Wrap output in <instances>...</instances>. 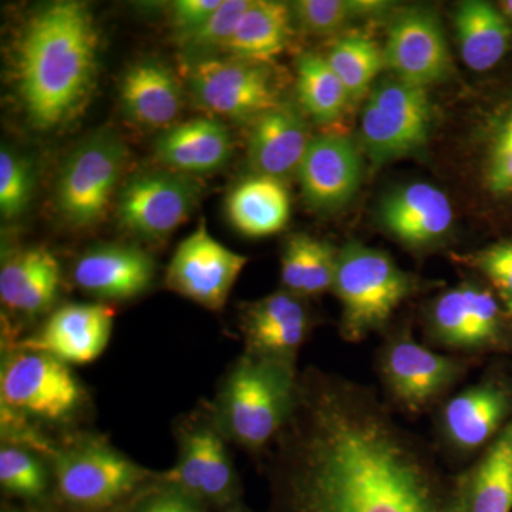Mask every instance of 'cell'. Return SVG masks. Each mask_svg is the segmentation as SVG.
I'll return each instance as SVG.
<instances>
[{"instance_id": "cell-1", "label": "cell", "mask_w": 512, "mask_h": 512, "mask_svg": "<svg viewBox=\"0 0 512 512\" xmlns=\"http://www.w3.org/2000/svg\"><path fill=\"white\" fill-rule=\"evenodd\" d=\"M265 512H451L450 478L375 390L308 367L272 443Z\"/></svg>"}, {"instance_id": "cell-2", "label": "cell", "mask_w": 512, "mask_h": 512, "mask_svg": "<svg viewBox=\"0 0 512 512\" xmlns=\"http://www.w3.org/2000/svg\"><path fill=\"white\" fill-rule=\"evenodd\" d=\"M99 35L89 6L53 2L23 26L13 50L16 94L30 123L52 130L73 120L93 92Z\"/></svg>"}, {"instance_id": "cell-3", "label": "cell", "mask_w": 512, "mask_h": 512, "mask_svg": "<svg viewBox=\"0 0 512 512\" xmlns=\"http://www.w3.org/2000/svg\"><path fill=\"white\" fill-rule=\"evenodd\" d=\"M298 377L295 360L239 357L214 406L228 440L251 451L274 443L291 416Z\"/></svg>"}, {"instance_id": "cell-4", "label": "cell", "mask_w": 512, "mask_h": 512, "mask_svg": "<svg viewBox=\"0 0 512 512\" xmlns=\"http://www.w3.org/2000/svg\"><path fill=\"white\" fill-rule=\"evenodd\" d=\"M156 477L104 441L79 440L53 454V503L60 512H121Z\"/></svg>"}, {"instance_id": "cell-5", "label": "cell", "mask_w": 512, "mask_h": 512, "mask_svg": "<svg viewBox=\"0 0 512 512\" xmlns=\"http://www.w3.org/2000/svg\"><path fill=\"white\" fill-rule=\"evenodd\" d=\"M409 274L380 249L349 242L340 249L332 291L342 305L340 333L357 343L387 325L414 292Z\"/></svg>"}, {"instance_id": "cell-6", "label": "cell", "mask_w": 512, "mask_h": 512, "mask_svg": "<svg viewBox=\"0 0 512 512\" xmlns=\"http://www.w3.org/2000/svg\"><path fill=\"white\" fill-rule=\"evenodd\" d=\"M177 464L158 483L177 488L208 510L224 512L242 504L237 471L214 407L198 410L180 421Z\"/></svg>"}, {"instance_id": "cell-7", "label": "cell", "mask_w": 512, "mask_h": 512, "mask_svg": "<svg viewBox=\"0 0 512 512\" xmlns=\"http://www.w3.org/2000/svg\"><path fill=\"white\" fill-rule=\"evenodd\" d=\"M433 106L427 89L390 77L373 87L362 113V144L376 165L420 150L429 140Z\"/></svg>"}, {"instance_id": "cell-8", "label": "cell", "mask_w": 512, "mask_h": 512, "mask_svg": "<svg viewBox=\"0 0 512 512\" xmlns=\"http://www.w3.org/2000/svg\"><path fill=\"white\" fill-rule=\"evenodd\" d=\"M127 161V148L114 131L101 130L70 154L57 183V207L70 224L89 227L101 220Z\"/></svg>"}, {"instance_id": "cell-9", "label": "cell", "mask_w": 512, "mask_h": 512, "mask_svg": "<svg viewBox=\"0 0 512 512\" xmlns=\"http://www.w3.org/2000/svg\"><path fill=\"white\" fill-rule=\"evenodd\" d=\"M0 399L2 407L25 419L60 423L77 412L83 390L66 363L45 353L19 350L3 360Z\"/></svg>"}, {"instance_id": "cell-10", "label": "cell", "mask_w": 512, "mask_h": 512, "mask_svg": "<svg viewBox=\"0 0 512 512\" xmlns=\"http://www.w3.org/2000/svg\"><path fill=\"white\" fill-rule=\"evenodd\" d=\"M185 77L201 107L232 120L258 119L281 104L265 64L237 57L188 60Z\"/></svg>"}, {"instance_id": "cell-11", "label": "cell", "mask_w": 512, "mask_h": 512, "mask_svg": "<svg viewBox=\"0 0 512 512\" xmlns=\"http://www.w3.org/2000/svg\"><path fill=\"white\" fill-rule=\"evenodd\" d=\"M384 387L404 412H426L466 373L456 357L441 355L409 335L397 336L379 357Z\"/></svg>"}, {"instance_id": "cell-12", "label": "cell", "mask_w": 512, "mask_h": 512, "mask_svg": "<svg viewBox=\"0 0 512 512\" xmlns=\"http://www.w3.org/2000/svg\"><path fill=\"white\" fill-rule=\"evenodd\" d=\"M247 264V256L211 237L202 220L175 249L165 282L178 295L210 311H220Z\"/></svg>"}, {"instance_id": "cell-13", "label": "cell", "mask_w": 512, "mask_h": 512, "mask_svg": "<svg viewBox=\"0 0 512 512\" xmlns=\"http://www.w3.org/2000/svg\"><path fill=\"white\" fill-rule=\"evenodd\" d=\"M198 200V185L174 171L134 175L119 195L121 225L137 237L158 241L190 218Z\"/></svg>"}, {"instance_id": "cell-14", "label": "cell", "mask_w": 512, "mask_h": 512, "mask_svg": "<svg viewBox=\"0 0 512 512\" xmlns=\"http://www.w3.org/2000/svg\"><path fill=\"white\" fill-rule=\"evenodd\" d=\"M387 69L396 79L427 87L446 79L450 50L440 20L427 9L410 8L390 23L383 49Z\"/></svg>"}, {"instance_id": "cell-15", "label": "cell", "mask_w": 512, "mask_h": 512, "mask_svg": "<svg viewBox=\"0 0 512 512\" xmlns=\"http://www.w3.org/2000/svg\"><path fill=\"white\" fill-rule=\"evenodd\" d=\"M429 330L431 338L448 349L478 352L500 345L503 315L493 293L464 284L436 299Z\"/></svg>"}, {"instance_id": "cell-16", "label": "cell", "mask_w": 512, "mask_h": 512, "mask_svg": "<svg viewBox=\"0 0 512 512\" xmlns=\"http://www.w3.org/2000/svg\"><path fill=\"white\" fill-rule=\"evenodd\" d=\"M113 320L114 309L103 303H67L16 348L45 353L69 366L86 365L109 345Z\"/></svg>"}, {"instance_id": "cell-17", "label": "cell", "mask_w": 512, "mask_h": 512, "mask_svg": "<svg viewBox=\"0 0 512 512\" xmlns=\"http://www.w3.org/2000/svg\"><path fill=\"white\" fill-rule=\"evenodd\" d=\"M296 175L312 208L339 210L353 200L362 184V156L349 137L322 134L312 138Z\"/></svg>"}, {"instance_id": "cell-18", "label": "cell", "mask_w": 512, "mask_h": 512, "mask_svg": "<svg viewBox=\"0 0 512 512\" xmlns=\"http://www.w3.org/2000/svg\"><path fill=\"white\" fill-rule=\"evenodd\" d=\"M512 416V394L503 383L481 382L451 397L440 416L448 446L458 453L480 450L500 434Z\"/></svg>"}, {"instance_id": "cell-19", "label": "cell", "mask_w": 512, "mask_h": 512, "mask_svg": "<svg viewBox=\"0 0 512 512\" xmlns=\"http://www.w3.org/2000/svg\"><path fill=\"white\" fill-rule=\"evenodd\" d=\"M156 262L141 248L103 244L87 249L73 266V281L100 299L126 301L150 288Z\"/></svg>"}, {"instance_id": "cell-20", "label": "cell", "mask_w": 512, "mask_h": 512, "mask_svg": "<svg viewBox=\"0 0 512 512\" xmlns=\"http://www.w3.org/2000/svg\"><path fill=\"white\" fill-rule=\"evenodd\" d=\"M303 298L279 291L249 303L241 313L247 353L295 360L311 329Z\"/></svg>"}, {"instance_id": "cell-21", "label": "cell", "mask_w": 512, "mask_h": 512, "mask_svg": "<svg viewBox=\"0 0 512 512\" xmlns=\"http://www.w3.org/2000/svg\"><path fill=\"white\" fill-rule=\"evenodd\" d=\"M451 512H512V416L474 466L450 478Z\"/></svg>"}, {"instance_id": "cell-22", "label": "cell", "mask_w": 512, "mask_h": 512, "mask_svg": "<svg viewBox=\"0 0 512 512\" xmlns=\"http://www.w3.org/2000/svg\"><path fill=\"white\" fill-rule=\"evenodd\" d=\"M384 228L409 247H429L450 231L454 211L446 194L426 183L393 191L380 207Z\"/></svg>"}, {"instance_id": "cell-23", "label": "cell", "mask_w": 512, "mask_h": 512, "mask_svg": "<svg viewBox=\"0 0 512 512\" xmlns=\"http://www.w3.org/2000/svg\"><path fill=\"white\" fill-rule=\"evenodd\" d=\"M311 140L299 111L281 103L254 121L248 140L249 163L255 174L284 181L298 173Z\"/></svg>"}, {"instance_id": "cell-24", "label": "cell", "mask_w": 512, "mask_h": 512, "mask_svg": "<svg viewBox=\"0 0 512 512\" xmlns=\"http://www.w3.org/2000/svg\"><path fill=\"white\" fill-rule=\"evenodd\" d=\"M60 281L59 262L49 249H20L0 269V299L9 311L33 318L52 308Z\"/></svg>"}, {"instance_id": "cell-25", "label": "cell", "mask_w": 512, "mask_h": 512, "mask_svg": "<svg viewBox=\"0 0 512 512\" xmlns=\"http://www.w3.org/2000/svg\"><path fill=\"white\" fill-rule=\"evenodd\" d=\"M157 160L174 173H212L231 157L227 126L214 119H194L171 126L154 144Z\"/></svg>"}, {"instance_id": "cell-26", "label": "cell", "mask_w": 512, "mask_h": 512, "mask_svg": "<svg viewBox=\"0 0 512 512\" xmlns=\"http://www.w3.org/2000/svg\"><path fill=\"white\" fill-rule=\"evenodd\" d=\"M120 101L136 123L167 130L183 109V89L170 67L144 60L124 73Z\"/></svg>"}, {"instance_id": "cell-27", "label": "cell", "mask_w": 512, "mask_h": 512, "mask_svg": "<svg viewBox=\"0 0 512 512\" xmlns=\"http://www.w3.org/2000/svg\"><path fill=\"white\" fill-rule=\"evenodd\" d=\"M225 211L232 227L245 237H269L288 224L291 195L284 181L255 174L232 188Z\"/></svg>"}, {"instance_id": "cell-28", "label": "cell", "mask_w": 512, "mask_h": 512, "mask_svg": "<svg viewBox=\"0 0 512 512\" xmlns=\"http://www.w3.org/2000/svg\"><path fill=\"white\" fill-rule=\"evenodd\" d=\"M461 59L474 72L493 69L507 55L512 30L495 6L481 0L460 3L454 15Z\"/></svg>"}, {"instance_id": "cell-29", "label": "cell", "mask_w": 512, "mask_h": 512, "mask_svg": "<svg viewBox=\"0 0 512 512\" xmlns=\"http://www.w3.org/2000/svg\"><path fill=\"white\" fill-rule=\"evenodd\" d=\"M292 19L291 6L285 3L251 0L224 52L248 62H272L288 46Z\"/></svg>"}, {"instance_id": "cell-30", "label": "cell", "mask_w": 512, "mask_h": 512, "mask_svg": "<svg viewBox=\"0 0 512 512\" xmlns=\"http://www.w3.org/2000/svg\"><path fill=\"white\" fill-rule=\"evenodd\" d=\"M296 69V87L303 110L319 124L338 121L345 113L350 97L328 60L316 55H305L299 57Z\"/></svg>"}, {"instance_id": "cell-31", "label": "cell", "mask_w": 512, "mask_h": 512, "mask_svg": "<svg viewBox=\"0 0 512 512\" xmlns=\"http://www.w3.org/2000/svg\"><path fill=\"white\" fill-rule=\"evenodd\" d=\"M326 60L333 72L338 74L350 101L365 96L383 67H386L382 47L360 33L339 37L330 47Z\"/></svg>"}, {"instance_id": "cell-32", "label": "cell", "mask_w": 512, "mask_h": 512, "mask_svg": "<svg viewBox=\"0 0 512 512\" xmlns=\"http://www.w3.org/2000/svg\"><path fill=\"white\" fill-rule=\"evenodd\" d=\"M0 485L3 493L18 498L36 510L53 503V480L36 453L25 447L0 450Z\"/></svg>"}, {"instance_id": "cell-33", "label": "cell", "mask_w": 512, "mask_h": 512, "mask_svg": "<svg viewBox=\"0 0 512 512\" xmlns=\"http://www.w3.org/2000/svg\"><path fill=\"white\" fill-rule=\"evenodd\" d=\"M392 3L375 0H298L291 5L292 18L311 35H330L350 20L376 16Z\"/></svg>"}, {"instance_id": "cell-34", "label": "cell", "mask_w": 512, "mask_h": 512, "mask_svg": "<svg viewBox=\"0 0 512 512\" xmlns=\"http://www.w3.org/2000/svg\"><path fill=\"white\" fill-rule=\"evenodd\" d=\"M249 5L251 0H222L220 8L207 23L181 42L188 60L214 57V53L224 52Z\"/></svg>"}, {"instance_id": "cell-35", "label": "cell", "mask_w": 512, "mask_h": 512, "mask_svg": "<svg viewBox=\"0 0 512 512\" xmlns=\"http://www.w3.org/2000/svg\"><path fill=\"white\" fill-rule=\"evenodd\" d=\"M35 187L32 164L25 157L2 146L0 151V212L13 220L25 212Z\"/></svg>"}, {"instance_id": "cell-36", "label": "cell", "mask_w": 512, "mask_h": 512, "mask_svg": "<svg viewBox=\"0 0 512 512\" xmlns=\"http://www.w3.org/2000/svg\"><path fill=\"white\" fill-rule=\"evenodd\" d=\"M121 512H210L177 488L154 481Z\"/></svg>"}, {"instance_id": "cell-37", "label": "cell", "mask_w": 512, "mask_h": 512, "mask_svg": "<svg viewBox=\"0 0 512 512\" xmlns=\"http://www.w3.org/2000/svg\"><path fill=\"white\" fill-rule=\"evenodd\" d=\"M338 255L339 251H336L329 242L311 237L303 298L332 291L338 268Z\"/></svg>"}, {"instance_id": "cell-38", "label": "cell", "mask_w": 512, "mask_h": 512, "mask_svg": "<svg viewBox=\"0 0 512 512\" xmlns=\"http://www.w3.org/2000/svg\"><path fill=\"white\" fill-rule=\"evenodd\" d=\"M473 262L493 282L512 316V242H501L478 252Z\"/></svg>"}, {"instance_id": "cell-39", "label": "cell", "mask_w": 512, "mask_h": 512, "mask_svg": "<svg viewBox=\"0 0 512 512\" xmlns=\"http://www.w3.org/2000/svg\"><path fill=\"white\" fill-rule=\"evenodd\" d=\"M311 237L306 234L292 235L286 241L281 258V278L285 291L303 298L306 268H308V249Z\"/></svg>"}, {"instance_id": "cell-40", "label": "cell", "mask_w": 512, "mask_h": 512, "mask_svg": "<svg viewBox=\"0 0 512 512\" xmlns=\"http://www.w3.org/2000/svg\"><path fill=\"white\" fill-rule=\"evenodd\" d=\"M222 0H178L173 3V28L177 33L178 40L183 42L197 30L207 23V20L214 15L215 10L220 8Z\"/></svg>"}, {"instance_id": "cell-41", "label": "cell", "mask_w": 512, "mask_h": 512, "mask_svg": "<svg viewBox=\"0 0 512 512\" xmlns=\"http://www.w3.org/2000/svg\"><path fill=\"white\" fill-rule=\"evenodd\" d=\"M488 183L495 192L512 190V147L495 148Z\"/></svg>"}, {"instance_id": "cell-42", "label": "cell", "mask_w": 512, "mask_h": 512, "mask_svg": "<svg viewBox=\"0 0 512 512\" xmlns=\"http://www.w3.org/2000/svg\"><path fill=\"white\" fill-rule=\"evenodd\" d=\"M512 147V117L508 121L507 127L504 128L500 140H498L497 148Z\"/></svg>"}, {"instance_id": "cell-43", "label": "cell", "mask_w": 512, "mask_h": 512, "mask_svg": "<svg viewBox=\"0 0 512 512\" xmlns=\"http://www.w3.org/2000/svg\"><path fill=\"white\" fill-rule=\"evenodd\" d=\"M501 10H503L505 18L510 19L512 22V0L501 3Z\"/></svg>"}, {"instance_id": "cell-44", "label": "cell", "mask_w": 512, "mask_h": 512, "mask_svg": "<svg viewBox=\"0 0 512 512\" xmlns=\"http://www.w3.org/2000/svg\"><path fill=\"white\" fill-rule=\"evenodd\" d=\"M2 512H50L49 510H36V508H26V510H18V508H5Z\"/></svg>"}, {"instance_id": "cell-45", "label": "cell", "mask_w": 512, "mask_h": 512, "mask_svg": "<svg viewBox=\"0 0 512 512\" xmlns=\"http://www.w3.org/2000/svg\"><path fill=\"white\" fill-rule=\"evenodd\" d=\"M224 512H251V511H249L248 508L245 507V504L242 503V504L237 505V507L229 508V510L224 511Z\"/></svg>"}]
</instances>
